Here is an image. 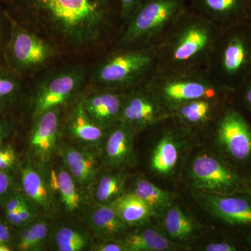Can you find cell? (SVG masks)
<instances>
[{
	"label": "cell",
	"mask_w": 251,
	"mask_h": 251,
	"mask_svg": "<svg viewBox=\"0 0 251 251\" xmlns=\"http://www.w3.org/2000/svg\"><path fill=\"white\" fill-rule=\"evenodd\" d=\"M57 49L84 50L101 44L120 15L118 0H2Z\"/></svg>",
	"instance_id": "6da1fadb"
},
{
	"label": "cell",
	"mask_w": 251,
	"mask_h": 251,
	"mask_svg": "<svg viewBox=\"0 0 251 251\" xmlns=\"http://www.w3.org/2000/svg\"><path fill=\"white\" fill-rule=\"evenodd\" d=\"M221 30L188 7L157 44V70H208Z\"/></svg>",
	"instance_id": "7a4b0ae2"
},
{
	"label": "cell",
	"mask_w": 251,
	"mask_h": 251,
	"mask_svg": "<svg viewBox=\"0 0 251 251\" xmlns=\"http://www.w3.org/2000/svg\"><path fill=\"white\" fill-rule=\"evenodd\" d=\"M157 67L156 46L120 47L96 66L89 79L93 85L125 92L148 82Z\"/></svg>",
	"instance_id": "3957f363"
},
{
	"label": "cell",
	"mask_w": 251,
	"mask_h": 251,
	"mask_svg": "<svg viewBox=\"0 0 251 251\" xmlns=\"http://www.w3.org/2000/svg\"><path fill=\"white\" fill-rule=\"evenodd\" d=\"M149 84L171 112L181 104L197 99L232 100L234 94L208 70L156 69Z\"/></svg>",
	"instance_id": "277c9868"
},
{
	"label": "cell",
	"mask_w": 251,
	"mask_h": 251,
	"mask_svg": "<svg viewBox=\"0 0 251 251\" xmlns=\"http://www.w3.org/2000/svg\"><path fill=\"white\" fill-rule=\"evenodd\" d=\"M216 80L235 92L251 75V26L249 20L221 29L208 67Z\"/></svg>",
	"instance_id": "5b68a950"
},
{
	"label": "cell",
	"mask_w": 251,
	"mask_h": 251,
	"mask_svg": "<svg viewBox=\"0 0 251 251\" xmlns=\"http://www.w3.org/2000/svg\"><path fill=\"white\" fill-rule=\"evenodd\" d=\"M188 7V0H148L126 23L119 46H156Z\"/></svg>",
	"instance_id": "8992f818"
},
{
	"label": "cell",
	"mask_w": 251,
	"mask_h": 251,
	"mask_svg": "<svg viewBox=\"0 0 251 251\" xmlns=\"http://www.w3.org/2000/svg\"><path fill=\"white\" fill-rule=\"evenodd\" d=\"M87 80V69L78 64L60 66L44 73L37 79L31 94L33 119L75 99Z\"/></svg>",
	"instance_id": "52a82bcc"
},
{
	"label": "cell",
	"mask_w": 251,
	"mask_h": 251,
	"mask_svg": "<svg viewBox=\"0 0 251 251\" xmlns=\"http://www.w3.org/2000/svg\"><path fill=\"white\" fill-rule=\"evenodd\" d=\"M190 178L195 188L217 195H251L246 176L223 156L204 153L193 160Z\"/></svg>",
	"instance_id": "ba28073f"
},
{
	"label": "cell",
	"mask_w": 251,
	"mask_h": 251,
	"mask_svg": "<svg viewBox=\"0 0 251 251\" xmlns=\"http://www.w3.org/2000/svg\"><path fill=\"white\" fill-rule=\"evenodd\" d=\"M216 140L222 156L246 176L251 169V124L235 105L229 103L219 114Z\"/></svg>",
	"instance_id": "9c48e42d"
},
{
	"label": "cell",
	"mask_w": 251,
	"mask_h": 251,
	"mask_svg": "<svg viewBox=\"0 0 251 251\" xmlns=\"http://www.w3.org/2000/svg\"><path fill=\"white\" fill-rule=\"evenodd\" d=\"M171 112L149 84L124 92L121 120L135 133L171 116Z\"/></svg>",
	"instance_id": "30bf717a"
},
{
	"label": "cell",
	"mask_w": 251,
	"mask_h": 251,
	"mask_svg": "<svg viewBox=\"0 0 251 251\" xmlns=\"http://www.w3.org/2000/svg\"><path fill=\"white\" fill-rule=\"evenodd\" d=\"M10 52L18 69L31 72L45 67L57 56L58 49L34 31L15 27Z\"/></svg>",
	"instance_id": "8fae6325"
},
{
	"label": "cell",
	"mask_w": 251,
	"mask_h": 251,
	"mask_svg": "<svg viewBox=\"0 0 251 251\" xmlns=\"http://www.w3.org/2000/svg\"><path fill=\"white\" fill-rule=\"evenodd\" d=\"M203 205L216 219L241 234L251 230V195L201 193Z\"/></svg>",
	"instance_id": "7c38bea8"
},
{
	"label": "cell",
	"mask_w": 251,
	"mask_h": 251,
	"mask_svg": "<svg viewBox=\"0 0 251 251\" xmlns=\"http://www.w3.org/2000/svg\"><path fill=\"white\" fill-rule=\"evenodd\" d=\"M95 86L81 99L91 120L105 130H109L121 120L124 92Z\"/></svg>",
	"instance_id": "4fadbf2b"
},
{
	"label": "cell",
	"mask_w": 251,
	"mask_h": 251,
	"mask_svg": "<svg viewBox=\"0 0 251 251\" xmlns=\"http://www.w3.org/2000/svg\"><path fill=\"white\" fill-rule=\"evenodd\" d=\"M189 7L221 29L249 20V0H188Z\"/></svg>",
	"instance_id": "5bb4252c"
},
{
	"label": "cell",
	"mask_w": 251,
	"mask_h": 251,
	"mask_svg": "<svg viewBox=\"0 0 251 251\" xmlns=\"http://www.w3.org/2000/svg\"><path fill=\"white\" fill-rule=\"evenodd\" d=\"M60 108L44 112L36 119L29 140L33 156L41 163L49 161L55 150L60 126Z\"/></svg>",
	"instance_id": "9a60e30c"
},
{
	"label": "cell",
	"mask_w": 251,
	"mask_h": 251,
	"mask_svg": "<svg viewBox=\"0 0 251 251\" xmlns=\"http://www.w3.org/2000/svg\"><path fill=\"white\" fill-rule=\"evenodd\" d=\"M67 129L73 139L97 150L103 148L108 132L91 120L81 99L74 104L69 112Z\"/></svg>",
	"instance_id": "2e32d148"
},
{
	"label": "cell",
	"mask_w": 251,
	"mask_h": 251,
	"mask_svg": "<svg viewBox=\"0 0 251 251\" xmlns=\"http://www.w3.org/2000/svg\"><path fill=\"white\" fill-rule=\"evenodd\" d=\"M135 133L129 126L122 122L108 130L103 147L105 166L118 168L129 163L133 156Z\"/></svg>",
	"instance_id": "e0dca14e"
},
{
	"label": "cell",
	"mask_w": 251,
	"mask_h": 251,
	"mask_svg": "<svg viewBox=\"0 0 251 251\" xmlns=\"http://www.w3.org/2000/svg\"><path fill=\"white\" fill-rule=\"evenodd\" d=\"M62 156L66 168L77 184L89 186L97 178L99 165L92 150L67 145L63 149Z\"/></svg>",
	"instance_id": "ac0fdd59"
},
{
	"label": "cell",
	"mask_w": 251,
	"mask_h": 251,
	"mask_svg": "<svg viewBox=\"0 0 251 251\" xmlns=\"http://www.w3.org/2000/svg\"><path fill=\"white\" fill-rule=\"evenodd\" d=\"M89 227L99 238L115 239L128 228L110 204H98L87 215Z\"/></svg>",
	"instance_id": "d6986e66"
},
{
	"label": "cell",
	"mask_w": 251,
	"mask_h": 251,
	"mask_svg": "<svg viewBox=\"0 0 251 251\" xmlns=\"http://www.w3.org/2000/svg\"><path fill=\"white\" fill-rule=\"evenodd\" d=\"M231 100L219 99H201L181 104L172 110L181 122L188 126L204 125L210 120L216 108L226 107Z\"/></svg>",
	"instance_id": "ffe728a7"
},
{
	"label": "cell",
	"mask_w": 251,
	"mask_h": 251,
	"mask_svg": "<svg viewBox=\"0 0 251 251\" xmlns=\"http://www.w3.org/2000/svg\"><path fill=\"white\" fill-rule=\"evenodd\" d=\"M49 181L51 191L57 193L68 212L75 213L80 210L82 204L80 192L76 181L67 168L52 169Z\"/></svg>",
	"instance_id": "44dd1931"
},
{
	"label": "cell",
	"mask_w": 251,
	"mask_h": 251,
	"mask_svg": "<svg viewBox=\"0 0 251 251\" xmlns=\"http://www.w3.org/2000/svg\"><path fill=\"white\" fill-rule=\"evenodd\" d=\"M110 204L128 226L146 224L154 215L150 206L133 193H124Z\"/></svg>",
	"instance_id": "7402d4cb"
},
{
	"label": "cell",
	"mask_w": 251,
	"mask_h": 251,
	"mask_svg": "<svg viewBox=\"0 0 251 251\" xmlns=\"http://www.w3.org/2000/svg\"><path fill=\"white\" fill-rule=\"evenodd\" d=\"M122 242L126 251H173L178 248L171 239L151 227L138 229Z\"/></svg>",
	"instance_id": "603a6c76"
},
{
	"label": "cell",
	"mask_w": 251,
	"mask_h": 251,
	"mask_svg": "<svg viewBox=\"0 0 251 251\" xmlns=\"http://www.w3.org/2000/svg\"><path fill=\"white\" fill-rule=\"evenodd\" d=\"M22 185L26 196L43 211L52 209V198L50 187L44 176L31 166L25 167L22 171Z\"/></svg>",
	"instance_id": "cb8c5ba5"
},
{
	"label": "cell",
	"mask_w": 251,
	"mask_h": 251,
	"mask_svg": "<svg viewBox=\"0 0 251 251\" xmlns=\"http://www.w3.org/2000/svg\"><path fill=\"white\" fill-rule=\"evenodd\" d=\"M179 147L174 137L166 135L160 139L151 157V168L160 175L173 172L179 159Z\"/></svg>",
	"instance_id": "d4e9b609"
},
{
	"label": "cell",
	"mask_w": 251,
	"mask_h": 251,
	"mask_svg": "<svg viewBox=\"0 0 251 251\" xmlns=\"http://www.w3.org/2000/svg\"><path fill=\"white\" fill-rule=\"evenodd\" d=\"M166 211L165 228L169 239L186 241L192 237L197 228L194 220L177 206L171 205Z\"/></svg>",
	"instance_id": "484cf974"
},
{
	"label": "cell",
	"mask_w": 251,
	"mask_h": 251,
	"mask_svg": "<svg viewBox=\"0 0 251 251\" xmlns=\"http://www.w3.org/2000/svg\"><path fill=\"white\" fill-rule=\"evenodd\" d=\"M132 193L142 198L154 214L166 211L173 201V195L171 192L158 187L146 179H137Z\"/></svg>",
	"instance_id": "4316f807"
},
{
	"label": "cell",
	"mask_w": 251,
	"mask_h": 251,
	"mask_svg": "<svg viewBox=\"0 0 251 251\" xmlns=\"http://www.w3.org/2000/svg\"><path fill=\"white\" fill-rule=\"evenodd\" d=\"M126 179L120 173H109L99 178L95 196L98 204H110L124 194Z\"/></svg>",
	"instance_id": "83f0119b"
},
{
	"label": "cell",
	"mask_w": 251,
	"mask_h": 251,
	"mask_svg": "<svg viewBox=\"0 0 251 251\" xmlns=\"http://www.w3.org/2000/svg\"><path fill=\"white\" fill-rule=\"evenodd\" d=\"M54 244L59 251H80L90 243V237L84 231L71 226L59 227L54 234Z\"/></svg>",
	"instance_id": "f1b7e54d"
},
{
	"label": "cell",
	"mask_w": 251,
	"mask_h": 251,
	"mask_svg": "<svg viewBox=\"0 0 251 251\" xmlns=\"http://www.w3.org/2000/svg\"><path fill=\"white\" fill-rule=\"evenodd\" d=\"M49 234V225L44 220L29 223L18 238V250H40L41 248L45 244Z\"/></svg>",
	"instance_id": "f546056e"
},
{
	"label": "cell",
	"mask_w": 251,
	"mask_h": 251,
	"mask_svg": "<svg viewBox=\"0 0 251 251\" xmlns=\"http://www.w3.org/2000/svg\"><path fill=\"white\" fill-rule=\"evenodd\" d=\"M120 18L126 23L148 0H118Z\"/></svg>",
	"instance_id": "4dcf8cb0"
},
{
	"label": "cell",
	"mask_w": 251,
	"mask_h": 251,
	"mask_svg": "<svg viewBox=\"0 0 251 251\" xmlns=\"http://www.w3.org/2000/svg\"><path fill=\"white\" fill-rule=\"evenodd\" d=\"M243 109L251 115V75L234 92Z\"/></svg>",
	"instance_id": "1f68e13d"
},
{
	"label": "cell",
	"mask_w": 251,
	"mask_h": 251,
	"mask_svg": "<svg viewBox=\"0 0 251 251\" xmlns=\"http://www.w3.org/2000/svg\"><path fill=\"white\" fill-rule=\"evenodd\" d=\"M19 85L13 77L0 75V102L5 101L17 93Z\"/></svg>",
	"instance_id": "d6a6232c"
},
{
	"label": "cell",
	"mask_w": 251,
	"mask_h": 251,
	"mask_svg": "<svg viewBox=\"0 0 251 251\" xmlns=\"http://www.w3.org/2000/svg\"><path fill=\"white\" fill-rule=\"evenodd\" d=\"M17 155L11 145H0V171H6L14 167Z\"/></svg>",
	"instance_id": "836d02e7"
},
{
	"label": "cell",
	"mask_w": 251,
	"mask_h": 251,
	"mask_svg": "<svg viewBox=\"0 0 251 251\" xmlns=\"http://www.w3.org/2000/svg\"><path fill=\"white\" fill-rule=\"evenodd\" d=\"M92 249L95 251H126L123 242L116 239L103 240L94 245Z\"/></svg>",
	"instance_id": "e575fe53"
},
{
	"label": "cell",
	"mask_w": 251,
	"mask_h": 251,
	"mask_svg": "<svg viewBox=\"0 0 251 251\" xmlns=\"http://www.w3.org/2000/svg\"><path fill=\"white\" fill-rule=\"evenodd\" d=\"M25 202H27V201H26L25 198L23 197L22 194L18 193H14L10 197L9 201L6 202L5 210H6V212L16 211L20 206Z\"/></svg>",
	"instance_id": "d590c367"
},
{
	"label": "cell",
	"mask_w": 251,
	"mask_h": 251,
	"mask_svg": "<svg viewBox=\"0 0 251 251\" xmlns=\"http://www.w3.org/2000/svg\"><path fill=\"white\" fill-rule=\"evenodd\" d=\"M13 181L6 171H0V197L9 192L12 187Z\"/></svg>",
	"instance_id": "8d00e7d4"
},
{
	"label": "cell",
	"mask_w": 251,
	"mask_h": 251,
	"mask_svg": "<svg viewBox=\"0 0 251 251\" xmlns=\"http://www.w3.org/2000/svg\"><path fill=\"white\" fill-rule=\"evenodd\" d=\"M11 239L9 226L0 220V244H8Z\"/></svg>",
	"instance_id": "74e56055"
},
{
	"label": "cell",
	"mask_w": 251,
	"mask_h": 251,
	"mask_svg": "<svg viewBox=\"0 0 251 251\" xmlns=\"http://www.w3.org/2000/svg\"><path fill=\"white\" fill-rule=\"evenodd\" d=\"M6 217L7 221L13 226H18V227L24 226V224H23L22 219H21V216L18 214V211L6 212Z\"/></svg>",
	"instance_id": "f35d334b"
},
{
	"label": "cell",
	"mask_w": 251,
	"mask_h": 251,
	"mask_svg": "<svg viewBox=\"0 0 251 251\" xmlns=\"http://www.w3.org/2000/svg\"><path fill=\"white\" fill-rule=\"evenodd\" d=\"M244 249L251 251V230L242 234Z\"/></svg>",
	"instance_id": "ab89813d"
},
{
	"label": "cell",
	"mask_w": 251,
	"mask_h": 251,
	"mask_svg": "<svg viewBox=\"0 0 251 251\" xmlns=\"http://www.w3.org/2000/svg\"><path fill=\"white\" fill-rule=\"evenodd\" d=\"M6 135H7V130H6V125L0 120V144L6 138Z\"/></svg>",
	"instance_id": "60d3db41"
},
{
	"label": "cell",
	"mask_w": 251,
	"mask_h": 251,
	"mask_svg": "<svg viewBox=\"0 0 251 251\" xmlns=\"http://www.w3.org/2000/svg\"><path fill=\"white\" fill-rule=\"evenodd\" d=\"M11 249L8 244H0V251H9Z\"/></svg>",
	"instance_id": "b9f144b4"
},
{
	"label": "cell",
	"mask_w": 251,
	"mask_h": 251,
	"mask_svg": "<svg viewBox=\"0 0 251 251\" xmlns=\"http://www.w3.org/2000/svg\"><path fill=\"white\" fill-rule=\"evenodd\" d=\"M246 177H247L248 182H249L251 187V169L249 171V173H247V175H246Z\"/></svg>",
	"instance_id": "7bdbcfd3"
},
{
	"label": "cell",
	"mask_w": 251,
	"mask_h": 251,
	"mask_svg": "<svg viewBox=\"0 0 251 251\" xmlns=\"http://www.w3.org/2000/svg\"><path fill=\"white\" fill-rule=\"evenodd\" d=\"M249 23H250L251 26V10H250V16H249Z\"/></svg>",
	"instance_id": "ee69618b"
},
{
	"label": "cell",
	"mask_w": 251,
	"mask_h": 251,
	"mask_svg": "<svg viewBox=\"0 0 251 251\" xmlns=\"http://www.w3.org/2000/svg\"><path fill=\"white\" fill-rule=\"evenodd\" d=\"M249 3H250L251 6V0H249Z\"/></svg>",
	"instance_id": "f6af8a7d"
}]
</instances>
